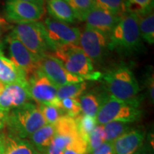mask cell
Instances as JSON below:
<instances>
[{
  "label": "cell",
  "mask_w": 154,
  "mask_h": 154,
  "mask_svg": "<svg viewBox=\"0 0 154 154\" xmlns=\"http://www.w3.org/2000/svg\"><path fill=\"white\" fill-rule=\"evenodd\" d=\"M54 134V125L46 124L31 135L28 140L38 153L46 154Z\"/></svg>",
  "instance_id": "cell-18"
},
{
  "label": "cell",
  "mask_w": 154,
  "mask_h": 154,
  "mask_svg": "<svg viewBox=\"0 0 154 154\" xmlns=\"http://www.w3.org/2000/svg\"><path fill=\"white\" fill-rule=\"evenodd\" d=\"M148 79L146 81L148 87V92H149V96L150 98V101L152 103L154 101V78L153 73H150L149 76H147Z\"/></svg>",
  "instance_id": "cell-33"
},
{
  "label": "cell",
  "mask_w": 154,
  "mask_h": 154,
  "mask_svg": "<svg viewBox=\"0 0 154 154\" xmlns=\"http://www.w3.org/2000/svg\"><path fill=\"white\" fill-rule=\"evenodd\" d=\"M43 24L53 52L66 47L79 46V29L51 17H47Z\"/></svg>",
  "instance_id": "cell-7"
},
{
  "label": "cell",
  "mask_w": 154,
  "mask_h": 154,
  "mask_svg": "<svg viewBox=\"0 0 154 154\" xmlns=\"http://www.w3.org/2000/svg\"><path fill=\"white\" fill-rule=\"evenodd\" d=\"M120 18L121 17L110 14L94 6L86 15V26L94 29L109 36Z\"/></svg>",
  "instance_id": "cell-15"
},
{
  "label": "cell",
  "mask_w": 154,
  "mask_h": 154,
  "mask_svg": "<svg viewBox=\"0 0 154 154\" xmlns=\"http://www.w3.org/2000/svg\"><path fill=\"white\" fill-rule=\"evenodd\" d=\"M154 0H125L126 12L143 17L153 11Z\"/></svg>",
  "instance_id": "cell-23"
},
{
  "label": "cell",
  "mask_w": 154,
  "mask_h": 154,
  "mask_svg": "<svg viewBox=\"0 0 154 154\" xmlns=\"http://www.w3.org/2000/svg\"><path fill=\"white\" fill-rule=\"evenodd\" d=\"M8 46L9 59L28 77L38 69L40 60L24 47L12 32L5 38Z\"/></svg>",
  "instance_id": "cell-11"
},
{
  "label": "cell",
  "mask_w": 154,
  "mask_h": 154,
  "mask_svg": "<svg viewBox=\"0 0 154 154\" xmlns=\"http://www.w3.org/2000/svg\"><path fill=\"white\" fill-rule=\"evenodd\" d=\"M86 88L87 84L85 82L58 86L57 98L59 101L66 98H79L86 91Z\"/></svg>",
  "instance_id": "cell-22"
},
{
  "label": "cell",
  "mask_w": 154,
  "mask_h": 154,
  "mask_svg": "<svg viewBox=\"0 0 154 154\" xmlns=\"http://www.w3.org/2000/svg\"><path fill=\"white\" fill-rule=\"evenodd\" d=\"M74 11L76 19L85 21L86 15L94 7V0H66Z\"/></svg>",
  "instance_id": "cell-27"
},
{
  "label": "cell",
  "mask_w": 154,
  "mask_h": 154,
  "mask_svg": "<svg viewBox=\"0 0 154 154\" xmlns=\"http://www.w3.org/2000/svg\"><path fill=\"white\" fill-rule=\"evenodd\" d=\"M58 108L60 109L63 114L76 118L82 113L79 98H66L59 101Z\"/></svg>",
  "instance_id": "cell-28"
},
{
  "label": "cell",
  "mask_w": 154,
  "mask_h": 154,
  "mask_svg": "<svg viewBox=\"0 0 154 154\" xmlns=\"http://www.w3.org/2000/svg\"><path fill=\"white\" fill-rule=\"evenodd\" d=\"M74 119L79 135L87 143L88 136L97 126L96 118L81 113Z\"/></svg>",
  "instance_id": "cell-25"
},
{
  "label": "cell",
  "mask_w": 154,
  "mask_h": 154,
  "mask_svg": "<svg viewBox=\"0 0 154 154\" xmlns=\"http://www.w3.org/2000/svg\"><path fill=\"white\" fill-rule=\"evenodd\" d=\"M0 154H5V133L0 132Z\"/></svg>",
  "instance_id": "cell-36"
},
{
  "label": "cell",
  "mask_w": 154,
  "mask_h": 154,
  "mask_svg": "<svg viewBox=\"0 0 154 154\" xmlns=\"http://www.w3.org/2000/svg\"><path fill=\"white\" fill-rule=\"evenodd\" d=\"M106 141V133L103 125H97L88 138L87 149L88 153H91Z\"/></svg>",
  "instance_id": "cell-29"
},
{
  "label": "cell",
  "mask_w": 154,
  "mask_h": 154,
  "mask_svg": "<svg viewBox=\"0 0 154 154\" xmlns=\"http://www.w3.org/2000/svg\"><path fill=\"white\" fill-rule=\"evenodd\" d=\"M38 106L47 124L54 125L61 116H64L61 109L55 106L39 104Z\"/></svg>",
  "instance_id": "cell-30"
},
{
  "label": "cell",
  "mask_w": 154,
  "mask_h": 154,
  "mask_svg": "<svg viewBox=\"0 0 154 154\" xmlns=\"http://www.w3.org/2000/svg\"><path fill=\"white\" fill-rule=\"evenodd\" d=\"M79 47L92 62L99 63L109 51V36L86 26L79 38Z\"/></svg>",
  "instance_id": "cell-9"
},
{
  "label": "cell",
  "mask_w": 154,
  "mask_h": 154,
  "mask_svg": "<svg viewBox=\"0 0 154 154\" xmlns=\"http://www.w3.org/2000/svg\"><path fill=\"white\" fill-rule=\"evenodd\" d=\"M31 97L28 91V84H9L0 94V110L9 111L27 103Z\"/></svg>",
  "instance_id": "cell-13"
},
{
  "label": "cell",
  "mask_w": 154,
  "mask_h": 154,
  "mask_svg": "<svg viewBox=\"0 0 154 154\" xmlns=\"http://www.w3.org/2000/svg\"><path fill=\"white\" fill-rule=\"evenodd\" d=\"M146 133L140 128H131L112 142L113 154H134L141 149Z\"/></svg>",
  "instance_id": "cell-14"
},
{
  "label": "cell",
  "mask_w": 154,
  "mask_h": 154,
  "mask_svg": "<svg viewBox=\"0 0 154 154\" xmlns=\"http://www.w3.org/2000/svg\"><path fill=\"white\" fill-rule=\"evenodd\" d=\"M92 154H113V146L111 142L106 141L99 148L94 150Z\"/></svg>",
  "instance_id": "cell-32"
},
{
  "label": "cell",
  "mask_w": 154,
  "mask_h": 154,
  "mask_svg": "<svg viewBox=\"0 0 154 154\" xmlns=\"http://www.w3.org/2000/svg\"><path fill=\"white\" fill-rule=\"evenodd\" d=\"M5 154H40L30 142L11 135L5 134Z\"/></svg>",
  "instance_id": "cell-19"
},
{
  "label": "cell",
  "mask_w": 154,
  "mask_h": 154,
  "mask_svg": "<svg viewBox=\"0 0 154 154\" xmlns=\"http://www.w3.org/2000/svg\"><path fill=\"white\" fill-rule=\"evenodd\" d=\"M22 1L27 2L34 4V5H36L38 6H40V7H44V4H45V0H22Z\"/></svg>",
  "instance_id": "cell-37"
},
{
  "label": "cell",
  "mask_w": 154,
  "mask_h": 154,
  "mask_svg": "<svg viewBox=\"0 0 154 154\" xmlns=\"http://www.w3.org/2000/svg\"><path fill=\"white\" fill-rule=\"evenodd\" d=\"M88 154H92V153H88Z\"/></svg>",
  "instance_id": "cell-40"
},
{
  "label": "cell",
  "mask_w": 154,
  "mask_h": 154,
  "mask_svg": "<svg viewBox=\"0 0 154 154\" xmlns=\"http://www.w3.org/2000/svg\"><path fill=\"white\" fill-rule=\"evenodd\" d=\"M28 91L31 99L39 104H49L58 107L59 101L57 98L58 86L39 69L27 79Z\"/></svg>",
  "instance_id": "cell-8"
},
{
  "label": "cell",
  "mask_w": 154,
  "mask_h": 154,
  "mask_svg": "<svg viewBox=\"0 0 154 154\" xmlns=\"http://www.w3.org/2000/svg\"><path fill=\"white\" fill-rule=\"evenodd\" d=\"M63 154H88L87 143L79 135L66 146Z\"/></svg>",
  "instance_id": "cell-31"
},
{
  "label": "cell",
  "mask_w": 154,
  "mask_h": 154,
  "mask_svg": "<svg viewBox=\"0 0 154 154\" xmlns=\"http://www.w3.org/2000/svg\"><path fill=\"white\" fill-rule=\"evenodd\" d=\"M138 26L142 40L149 44L154 43V14L153 11L143 17H138Z\"/></svg>",
  "instance_id": "cell-21"
},
{
  "label": "cell",
  "mask_w": 154,
  "mask_h": 154,
  "mask_svg": "<svg viewBox=\"0 0 154 154\" xmlns=\"http://www.w3.org/2000/svg\"><path fill=\"white\" fill-rule=\"evenodd\" d=\"M0 82L5 84L14 83L28 84L26 74L5 57L2 49H0Z\"/></svg>",
  "instance_id": "cell-16"
},
{
  "label": "cell",
  "mask_w": 154,
  "mask_h": 154,
  "mask_svg": "<svg viewBox=\"0 0 154 154\" xmlns=\"http://www.w3.org/2000/svg\"><path fill=\"white\" fill-rule=\"evenodd\" d=\"M134 154H148V153H146V152L144 151V150L139 149V150H138V151H136V153H134Z\"/></svg>",
  "instance_id": "cell-39"
},
{
  "label": "cell",
  "mask_w": 154,
  "mask_h": 154,
  "mask_svg": "<svg viewBox=\"0 0 154 154\" xmlns=\"http://www.w3.org/2000/svg\"><path fill=\"white\" fill-rule=\"evenodd\" d=\"M103 95V94L99 95L94 91L84 92L79 97L82 113L96 118Z\"/></svg>",
  "instance_id": "cell-20"
},
{
  "label": "cell",
  "mask_w": 154,
  "mask_h": 154,
  "mask_svg": "<svg viewBox=\"0 0 154 154\" xmlns=\"http://www.w3.org/2000/svg\"><path fill=\"white\" fill-rule=\"evenodd\" d=\"M45 3L51 18L68 24L75 22L74 11L66 0H45Z\"/></svg>",
  "instance_id": "cell-17"
},
{
  "label": "cell",
  "mask_w": 154,
  "mask_h": 154,
  "mask_svg": "<svg viewBox=\"0 0 154 154\" xmlns=\"http://www.w3.org/2000/svg\"><path fill=\"white\" fill-rule=\"evenodd\" d=\"M109 94L116 99L140 103V86L134 73L128 66L121 65L110 69L102 76Z\"/></svg>",
  "instance_id": "cell-3"
},
{
  "label": "cell",
  "mask_w": 154,
  "mask_h": 154,
  "mask_svg": "<svg viewBox=\"0 0 154 154\" xmlns=\"http://www.w3.org/2000/svg\"><path fill=\"white\" fill-rule=\"evenodd\" d=\"M11 32L39 60L52 51L42 22L17 24Z\"/></svg>",
  "instance_id": "cell-6"
},
{
  "label": "cell",
  "mask_w": 154,
  "mask_h": 154,
  "mask_svg": "<svg viewBox=\"0 0 154 154\" xmlns=\"http://www.w3.org/2000/svg\"><path fill=\"white\" fill-rule=\"evenodd\" d=\"M9 26H10V25H9V22H7L5 18H3L2 17L0 16V49H1L2 47V36L3 35V34L5 33V32H7V31L9 29Z\"/></svg>",
  "instance_id": "cell-34"
},
{
  "label": "cell",
  "mask_w": 154,
  "mask_h": 154,
  "mask_svg": "<svg viewBox=\"0 0 154 154\" xmlns=\"http://www.w3.org/2000/svg\"><path fill=\"white\" fill-rule=\"evenodd\" d=\"M53 56L69 73L84 80H96L101 76L100 73L94 72L93 62L79 46H71L58 49L54 52Z\"/></svg>",
  "instance_id": "cell-5"
},
{
  "label": "cell",
  "mask_w": 154,
  "mask_h": 154,
  "mask_svg": "<svg viewBox=\"0 0 154 154\" xmlns=\"http://www.w3.org/2000/svg\"><path fill=\"white\" fill-rule=\"evenodd\" d=\"M7 116H8L7 111L0 110V131L5 128Z\"/></svg>",
  "instance_id": "cell-35"
},
{
  "label": "cell",
  "mask_w": 154,
  "mask_h": 154,
  "mask_svg": "<svg viewBox=\"0 0 154 154\" xmlns=\"http://www.w3.org/2000/svg\"><path fill=\"white\" fill-rule=\"evenodd\" d=\"M143 47L138 17L131 13H124L109 34V49L131 54L140 52Z\"/></svg>",
  "instance_id": "cell-1"
},
{
  "label": "cell",
  "mask_w": 154,
  "mask_h": 154,
  "mask_svg": "<svg viewBox=\"0 0 154 154\" xmlns=\"http://www.w3.org/2000/svg\"><path fill=\"white\" fill-rule=\"evenodd\" d=\"M44 14L43 7L22 0H7L5 3V19L16 24L38 22Z\"/></svg>",
  "instance_id": "cell-10"
},
{
  "label": "cell",
  "mask_w": 154,
  "mask_h": 154,
  "mask_svg": "<svg viewBox=\"0 0 154 154\" xmlns=\"http://www.w3.org/2000/svg\"><path fill=\"white\" fill-rule=\"evenodd\" d=\"M103 126L106 133V141L111 143L133 128L132 124L121 121H112L103 125Z\"/></svg>",
  "instance_id": "cell-24"
},
{
  "label": "cell",
  "mask_w": 154,
  "mask_h": 154,
  "mask_svg": "<svg viewBox=\"0 0 154 154\" xmlns=\"http://www.w3.org/2000/svg\"><path fill=\"white\" fill-rule=\"evenodd\" d=\"M38 69L57 86L84 82L81 77L69 73L53 55H45L40 59Z\"/></svg>",
  "instance_id": "cell-12"
},
{
  "label": "cell",
  "mask_w": 154,
  "mask_h": 154,
  "mask_svg": "<svg viewBox=\"0 0 154 154\" xmlns=\"http://www.w3.org/2000/svg\"><path fill=\"white\" fill-rule=\"evenodd\" d=\"M5 86H6L5 84H4V83H2V82H0V94L2 93L4 89H5Z\"/></svg>",
  "instance_id": "cell-38"
},
{
  "label": "cell",
  "mask_w": 154,
  "mask_h": 154,
  "mask_svg": "<svg viewBox=\"0 0 154 154\" xmlns=\"http://www.w3.org/2000/svg\"><path fill=\"white\" fill-rule=\"evenodd\" d=\"M94 6L116 16L121 17L126 12L125 0H94Z\"/></svg>",
  "instance_id": "cell-26"
},
{
  "label": "cell",
  "mask_w": 154,
  "mask_h": 154,
  "mask_svg": "<svg viewBox=\"0 0 154 154\" xmlns=\"http://www.w3.org/2000/svg\"><path fill=\"white\" fill-rule=\"evenodd\" d=\"M142 115L140 103L121 101L109 94H103L96 121L97 125H104L112 121L133 124L139 121Z\"/></svg>",
  "instance_id": "cell-4"
},
{
  "label": "cell",
  "mask_w": 154,
  "mask_h": 154,
  "mask_svg": "<svg viewBox=\"0 0 154 154\" xmlns=\"http://www.w3.org/2000/svg\"><path fill=\"white\" fill-rule=\"evenodd\" d=\"M46 124L38 106L29 101L9 111L5 127L7 134L26 139Z\"/></svg>",
  "instance_id": "cell-2"
}]
</instances>
